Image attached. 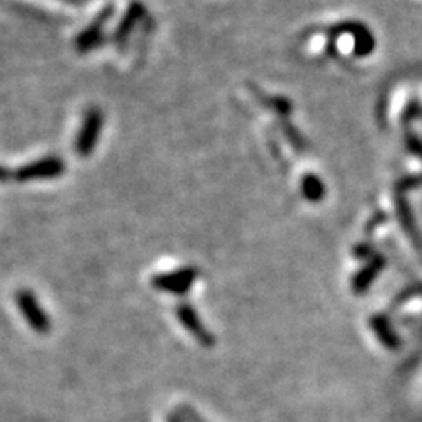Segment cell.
<instances>
[{
    "instance_id": "10",
    "label": "cell",
    "mask_w": 422,
    "mask_h": 422,
    "mask_svg": "<svg viewBox=\"0 0 422 422\" xmlns=\"http://www.w3.org/2000/svg\"><path fill=\"white\" fill-rule=\"evenodd\" d=\"M14 178V173H9L6 168H0V181H9Z\"/></svg>"
},
{
    "instance_id": "4",
    "label": "cell",
    "mask_w": 422,
    "mask_h": 422,
    "mask_svg": "<svg viewBox=\"0 0 422 422\" xmlns=\"http://www.w3.org/2000/svg\"><path fill=\"white\" fill-rule=\"evenodd\" d=\"M175 313L178 320H180V324L190 332V336L199 343V345L205 347V349H211V347H215V343H217L215 335L208 328H206L202 318L199 317V313L195 312V308L190 305V303L187 301L178 303Z\"/></svg>"
},
{
    "instance_id": "1",
    "label": "cell",
    "mask_w": 422,
    "mask_h": 422,
    "mask_svg": "<svg viewBox=\"0 0 422 422\" xmlns=\"http://www.w3.org/2000/svg\"><path fill=\"white\" fill-rule=\"evenodd\" d=\"M102 127H104V113L99 107H88L76 138V151L81 158L90 157L92 151L95 150L102 134Z\"/></svg>"
},
{
    "instance_id": "2",
    "label": "cell",
    "mask_w": 422,
    "mask_h": 422,
    "mask_svg": "<svg viewBox=\"0 0 422 422\" xmlns=\"http://www.w3.org/2000/svg\"><path fill=\"white\" fill-rule=\"evenodd\" d=\"M16 305L32 331H36L37 335H48L51 331V318L39 305L34 292L28 288H20L16 292Z\"/></svg>"
},
{
    "instance_id": "8",
    "label": "cell",
    "mask_w": 422,
    "mask_h": 422,
    "mask_svg": "<svg viewBox=\"0 0 422 422\" xmlns=\"http://www.w3.org/2000/svg\"><path fill=\"white\" fill-rule=\"evenodd\" d=\"M303 190H305L306 198L308 199H318V195H320V192H322V187H320V183H318L317 178L306 176L305 183H303Z\"/></svg>"
},
{
    "instance_id": "7",
    "label": "cell",
    "mask_w": 422,
    "mask_h": 422,
    "mask_svg": "<svg viewBox=\"0 0 422 422\" xmlns=\"http://www.w3.org/2000/svg\"><path fill=\"white\" fill-rule=\"evenodd\" d=\"M143 13H144V7L141 6V4H138V2L131 4V7H129V13L125 14L124 21H121L120 27H118V32H117L118 40H121L125 36H129V32L132 31V27L136 25V21L143 16Z\"/></svg>"
},
{
    "instance_id": "5",
    "label": "cell",
    "mask_w": 422,
    "mask_h": 422,
    "mask_svg": "<svg viewBox=\"0 0 422 422\" xmlns=\"http://www.w3.org/2000/svg\"><path fill=\"white\" fill-rule=\"evenodd\" d=\"M65 173V162L57 155L39 158L32 164L23 166L14 173V180L23 183V181L32 180H50V178H58Z\"/></svg>"
},
{
    "instance_id": "9",
    "label": "cell",
    "mask_w": 422,
    "mask_h": 422,
    "mask_svg": "<svg viewBox=\"0 0 422 422\" xmlns=\"http://www.w3.org/2000/svg\"><path fill=\"white\" fill-rule=\"evenodd\" d=\"M176 412L183 417L185 422H206L194 409H192L190 405H180Z\"/></svg>"
},
{
    "instance_id": "6",
    "label": "cell",
    "mask_w": 422,
    "mask_h": 422,
    "mask_svg": "<svg viewBox=\"0 0 422 422\" xmlns=\"http://www.w3.org/2000/svg\"><path fill=\"white\" fill-rule=\"evenodd\" d=\"M111 7H107V9L102 11L101 14L97 16V20L94 21V23L90 25L88 28H85L83 32H81L80 36H77L76 39V48L80 53H87V51L94 50V48H97L99 44H101L102 40V27H104V23L107 21V18L111 16Z\"/></svg>"
},
{
    "instance_id": "3",
    "label": "cell",
    "mask_w": 422,
    "mask_h": 422,
    "mask_svg": "<svg viewBox=\"0 0 422 422\" xmlns=\"http://www.w3.org/2000/svg\"><path fill=\"white\" fill-rule=\"evenodd\" d=\"M201 271L194 266H187V268H180L176 271L161 273V275L151 278V287L157 288L161 292H169L175 296H185L199 278Z\"/></svg>"
}]
</instances>
